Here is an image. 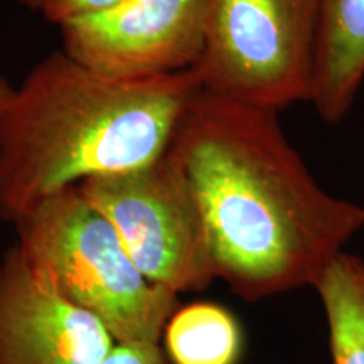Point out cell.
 I'll list each match as a JSON object with an SVG mask.
<instances>
[{
  "instance_id": "obj_1",
  "label": "cell",
  "mask_w": 364,
  "mask_h": 364,
  "mask_svg": "<svg viewBox=\"0 0 364 364\" xmlns=\"http://www.w3.org/2000/svg\"><path fill=\"white\" fill-rule=\"evenodd\" d=\"M169 150L198 196L216 279L245 300L316 287L364 228V204L318 184L277 112L201 90Z\"/></svg>"
},
{
  "instance_id": "obj_2",
  "label": "cell",
  "mask_w": 364,
  "mask_h": 364,
  "mask_svg": "<svg viewBox=\"0 0 364 364\" xmlns=\"http://www.w3.org/2000/svg\"><path fill=\"white\" fill-rule=\"evenodd\" d=\"M201 90L194 68L118 81L61 49L43 58L0 110V218L16 225L61 191L156 162Z\"/></svg>"
},
{
  "instance_id": "obj_3",
  "label": "cell",
  "mask_w": 364,
  "mask_h": 364,
  "mask_svg": "<svg viewBox=\"0 0 364 364\" xmlns=\"http://www.w3.org/2000/svg\"><path fill=\"white\" fill-rule=\"evenodd\" d=\"M17 248L49 287L102 322L115 343H161L179 295L144 275L110 223L76 188L14 225Z\"/></svg>"
},
{
  "instance_id": "obj_4",
  "label": "cell",
  "mask_w": 364,
  "mask_h": 364,
  "mask_svg": "<svg viewBox=\"0 0 364 364\" xmlns=\"http://www.w3.org/2000/svg\"><path fill=\"white\" fill-rule=\"evenodd\" d=\"M317 0H208L203 91L280 113L312 100Z\"/></svg>"
},
{
  "instance_id": "obj_5",
  "label": "cell",
  "mask_w": 364,
  "mask_h": 364,
  "mask_svg": "<svg viewBox=\"0 0 364 364\" xmlns=\"http://www.w3.org/2000/svg\"><path fill=\"white\" fill-rule=\"evenodd\" d=\"M76 189L150 282L181 295L201 292L216 279L198 196L171 150L149 166L93 177Z\"/></svg>"
},
{
  "instance_id": "obj_6",
  "label": "cell",
  "mask_w": 364,
  "mask_h": 364,
  "mask_svg": "<svg viewBox=\"0 0 364 364\" xmlns=\"http://www.w3.org/2000/svg\"><path fill=\"white\" fill-rule=\"evenodd\" d=\"M208 0H124L58 26L61 51L118 81L193 70L204 46Z\"/></svg>"
},
{
  "instance_id": "obj_7",
  "label": "cell",
  "mask_w": 364,
  "mask_h": 364,
  "mask_svg": "<svg viewBox=\"0 0 364 364\" xmlns=\"http://www.w3.org/2000/svg\"><path fill=\"white\" fill-rule=\"evenodd\" d=\"M102 322L73 306L14 243L0 258V364H102L115 346Z\"/></svg>"
},
{
  "instance_id": "obj_8",
  "label": "cell",
  "mask_w": 364,
  "mask_h": 364,
  "mask_svg": "<svg viewBox=\"0 0 364 364\" xmlns=\"http://www.w3.org/2000/svg\"><path fill=\"white\" fill-rule=\"evenodd\" d=\"M311 103L327 124L351 112L364 83V0H317Z\"/></svg>"
},
{
  "instance_id": "obj_9",
  "label": "cell",
  "mask_w": 364,
  "mask_h": 364,
  "mask_svg": "<svg viewBox=\"0 0 364 364\" xmlns=\"http://www.w3.org/2000/svg\"><path fill=\"white\" fill-rule=\"evenodd\" d=\"M172 364H238L243 336L236 317L220 304L179 307L164 329Z\"/></svg>"
},
{
  "instance_id": "obj_10",
  "label": "cell",
  "mask_w": 364,
  "mask_h": 364,
  "mask_svg": "<svg viewBox=\"0 0 364 364\" xmlns=\"http://www.w3.org/2000/svg\"><path fill=\"white\" fill-rule=\"evenodd\" d=\"M334 364H364V260L339 253L316 284Z\"/></svg>"
},
{
  "instance_id": "obj_11",
  "label": "cell",
  "mask_w": 364,
  "mask_h": 364,
  "mask_svg": "<svg viewBox=\"0 0 364 364\" xmlns=\"http://www.w3.org/2000/svg\"><path fill=\"white\" fill-rule=\"evenodd\" d=\"M19 2L27 11L38 14L51 24L61 26L76 17L105 11L124 0H19Z\"/></svg>"
},
{
  "instance_id": "obj_12",
  "label": "cell",
  "mask_w": 364,
  "mask_h": 364,
  "mask_svg": "<svg viewBox=\"0 0 364 364\" xmlns=\"http://www.w3.org/2000/svg\"><path fill=\"white\" fill-rule=\"evenodd\" d=\"M102 364H172L161 343H117Z\"/></svg>"
},
{
  "instance_id": "obj_13",
  "label": "cell",
  "mask_w": 364,
  "mask_h": 364,
  "mask_svg": "<svg viewBox=\"0 0 364 364\" xmlns=\"http://www.w3.org/2000/svg\"><path fill=\"white\" fill-rule=\"evenodd\" d=\"M12 93H14V86H11V83L0 75V110H2V108L9 103Z\"/></svg>"
}]
</instances>
